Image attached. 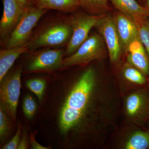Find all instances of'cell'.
<instances>
[{
  "label": "cell",
  "mask_w": 149,
  "mask_h": 149,
  "mask_svg": "<svg viewBox=\"0 0 149 149\" xmlns=\"http://www.w3.org/2000/svg\"><path fill=\"white\" fill-rule=\"evenodd\" d=\"M80 7L91 14L101 15L109 10V0H79Z\"/></svg>",
  "instance_id": "obj_18"
},
{
  "label": "cell",
  "mask_w": 149,
  "mask_h": 149,
  "mask_svg": "<svg viewBox=\"0 0 149 149\" xmlns=\"http://www.w3.org/2000/svg\"><path fill=\"white\" fill-rule=\"evenodd\" d=\"M113 16L125 52L130 42L139 36L138 27L134 22L118 10Z\"/></svg>",
  "instance_id": "obj_12"
},
{
  "label": "cell",
  "mask_w": 149,
  "mask_h": 149,
  "mask_svg": "<svg viewBox=\"0 0 149 149\" xmlns=\"http://www.w3.org/2000/svg\"><path fill=\"white\" fill-rule=\"evenodd\" d=\"M30 142H31V148L32 149H49L51 148L49 147L43 146L37 143L35 140V136L32 133H31L30 136Z\"/></svg>",
  "instance_id": "obj_25"
},
{
  "label": "cell",
  "mask_w": 149,
  "mask_h": 149,
  "mask_svg": "<svg viewBox=\"0 0 149 149\" xmlns=\"http://www.w3.org/2000/svg\"><path fill=\"white\" fill-rule=\"evenodd\" d=\"M139 37L149 58V23L146 20L136 24Z\"/></svg>",
  "instance_id": "obj_20"
},
{
  "label": "cell",
  "mask_w": 149,
  "mask_h": 149,
  "mask_svg": "<svg viewBox=\"0 0 149 149\" xmlns=\"http://www.w3.org/2000/svg\"><path fill=\"white\" fill-rule=\"evenodd\" d=\"M63 52L62 50L47 49L40 52L31 59L27 66L30 72H49L63 66Z\"/></svg>",
  "instance_id": "obj_8"
},
{
  "label": "cell",
  "mask_w": 149,
  "mask_h": 149,
  "mask_svg": "<svg viewBox=\"0 0 149 149\" xmlns=\"http://www.w3.org/2000/svg\"><path fill=\"white\" fill-rule=\"evenodd\" d=\"M118 11L127 16L136 24L146 20L149 16L146 8L144 7L136 0H109Z\"/></svg>",
  "instance_id": "obj_13"
},
{
  "label": "cell",
  "mask_w": 149,
  "mask_h": 149,
  "mask_svg": "<svg viewBox=\"0 0 149 149\" xmlns=\"http://www.w3.org/2000/svg\"><path fill=\"white\" fill-rule=\"evenodd\" d=\"M22 68H19L5 76L1 82V105L10 119L16 122V113L21 89Z\"/></svg>",
  "instance_id": "obj_5"
},
{
  "label": "cell",
  "mask_w": 149,
  "mask_h": 149,
  "mask_svg": "<svg viewBox=\"0 0 149 149\" xmlns=\"http://www.w3.org/2000/svg\"><path fill=\"white\" fill-rule=\"evenodd\" d=\"M46 85L45 80L42 78H33L26 82V87L37 96L40 102L42 100Z\"/></svg>",
  "instance_id": "obj_19"
},
{
  "label": "cell",
  "mask_w": 149,
  "mask_h": 149,
  "mask_svg": "<svg viewBox=\"0 0 149 149\" xmlns=\"http://www.w3.org/2000/svg\"><path fill=\"white\" fill-rule=\"evenodd\" d=\"M29 50V43L20 47L6 48L0 51V83L17 59Z\"/></svg>",
  "instance_id": "obj_14"
},
{
  "label": "cell",
  "mask_w": 149,
  "mask_h": 149,
  "mask_svg": "<svg viewBox=\"0 0 149 149\" xmlns=\"http://www.w3.org/2000/svg\"><path fill=\"white\" fill-rule=\"evenodd\" d=\"M47 11L33 6L24 10L18 24L9 37L6 48L20 47L28 43L31 40L34 27Z\"/></svg>",
  "instance_id": "obj_4"
},
{
  "label": "cell",
  "mask_w": 149,
  "mask_h": 149,
  "mask_svg": "<svg viewBox=\"0 0 149 149\" xmlns=\"http://www.w3.org/2000/svg\"><path fill=\"white\" fill-rule=\"evenodd\" d=\"M148 109L149 110V98L148 99Z\"/></svg>",
  "instance_id": "obj_28"
},
{
  "label": "cell",
  "mask_w": 149,
  "mask_h": 149,
  "mask_svg": "<svg viewBox=\"0 0 149 149\" xmlns=\"http://www.w3.org/2000/svg\"><path fill=\"white\" fill-rule=\"evenodd\" d=\"M22 139L19 144L17 149H27L28 148V139L27 130L24 127H22Z\"/></svg>",
  "instance_id": "obj_24"
},
{
  "label": "cell",
  "mask_w": 149,
  "mask_h": 149,
  "mask_svg": "<svg viewBox=\"0 0 149 149\" xmlns=\"http://www.w3.org/2000/svg\"><path fill=\"white\" fill-rule=\"evenodd\" d=\"M37 109V105L32 97L29 95L24 97L23 103V110L28 119H31Z\"/></svg>",
  "instance_id": "obj_22"
},
{
  "label": "cell",
  "mask_w": 149,
  "mask_h": 149,
  "mask_svg": "<svg viewBox=\"0 0 149 149\" xmlns=\"http://www.w3.org/2000/svg\"><path fill=\"white\" fill-rule=\"evenodd\" d=\"M3 10L0 21L1 44H6L10 35L21 18L24 10L17 0H2Z\"/></svg>",
  "instance_id": "obj_9"
},
{
  "label": "cell",
  "mask_w": 149,
  "mask_h": 149,
  "mask_svg": "<svg viewBox=\"0 0 149 149\" xmlns=\"http://www.w3.org/2000/svg\"><path fill=\"white\" fill-rule=\"evenodd\" d=\"M146 8L149 12V0H147L146 1Z\"/></svg>",
  "instance_id": "obj_27"
},
{
  "label": "cell",
  "mask_w": 149,
  "mask_h": 149,
  "mask_svg": "<svg viewBox=\"0 0 149 149\" xmlns=\"http://www.w3.org/2000/svg\"><path fill=\"white\" fill-rule=\"evenodd\" d=\"M22 8L24 10L30 6H33L35 0H17Z\"/></svg>",
  "instance_id": "obj_26"
},
{
  "label": "cell",
  "mask_w": 149,
  "mask_h": 149,
  "mask_svg": "<svg viewBox=\"0 0 149 149\" xmlns=\"http://www.w3.org/2000/svg\"><path fill=\"white\" fill-rule=\"evenodd\" d=\"M9 118L6 112L0 106V138L1 141L5 139L10 132Z\"/></svg>",
  "instance_id": "obj_21"
},
{
  "label": "cell",
  "mask_w": 149,
  "mask_h": 149,
  "mask_svg": "<svg viewBox=\"0 0 149 149\" xmlns=\"http://www.w3.org/2000/svg\"><path fill=\"white\" fill-rule=\"evenodd\" d=\"M95 27L104 40L111 62L115 64L119 61L124 52L113 16L102 15Z\"/></svg>",
  "instance_id": "obj_7"
},
{
  "label": "cell",
  "mask_w": 149,
  "mask_h": 149,
  "mask_svg": "<svg viewBox=\"0 0 149 149\" xmlns=\"http://www.w3.org/2000/svg\"><path fill=\"white\" fill-rule=\"evenodd\" d=\"M121 73L123 79L129 85H143L146 83L145 75L127 61L123 65Z\"/></svg>",
  "instance_id": "obj_17"
},
{
  "label": "cell",
  "mask_w": 149,
  "mask_h": 149,
  "mask_svg": "<svg viewBox=\"0 0 149 149\" xmlns=\"http://www.w3.org/2000/svg\"><path fill=\"white\" fill-rule=\"evenodd\" d=\"M125 149H146L149 148V132L134 130L126 136L121 143Z\"/></svg>",
  "instance_id": "obj_16"
},
{
  "label": "cell",
  "mask_w": 149,
  "mask_h": 149,
  "mask_svg": "<svg viewBox=\"0 0 149 149\" xmlns=\"http://www.w3.org/2000/svg\"><path fill=\"white\" fill-rule=\"evenodd\" d=\"M107 49L103 37L99 33L90 35L74 54L63 59V66L83 65L104 58Z\"/></svg>",
  "instance_id": "obj_3"
},
{
  "label": "cell",
  "mask_w": 149,
  "mask_h": 149,
  "mask_svg": "<svg viewBox=\"0 0 149 149\" xmlns=\"http://www.w3.org/2000/svg\"><path fill=\"white\" fill-rule=\"evenodd\" d=\"M72 32L69 19L53 22L43 27L29 40V50L67 45Z\"/></svg>",
  "instance_id": "obj_2"
},
{
  "label": "cell",
  "mask_w": 149,
  "mask_h": 149,
  "mask_svg": "<svg viewBox=\"0 0 149 149\" xmlns=\"http://www.w3.org/2000/svg\"><path fill=\"white\" fill-rule=\"evenodd\" d=\"M22 134V128L20 123L17 125V130L15 135L8 143L2 147L3 149H16L20 143Z\"/></svg>",
  "instance_id": "obj_23"
},
{
  "label": "cell",
  "mask_w": 149,
  "mask_h": 149,
  "mask_svg": "<svg viewBox=\"0 0 149 149\" xmlns=\"http://www.w3.org/2000/svg\"><path fill=\"white\" fill-rule=\"evenodd\" d=\"M102 15L78 13L68 19L72 32L71 38L67 45V54L70 56L74 54L88 39L89 32L93 27H96Z\"/></svg>",
  "instance_id": "obj_6"
},
{
  "label": "cell",
  "mask_w": 149,
  "mask_h": 149,
  "mask_svg": "<svg viewBox=\"0 0 149 149\" xmlns=\"http://www.w3.org/2000/svg\"><path fill=\"white\" fill-rule=\"evenodd\" d=\"M127 61L145 75L149 74V58L139 36L132 40L125 51Z\"/></svg>",
  "instance_id": "obj_11"
},
{
  "label": "cell",
  "mask_w": 149,
  "mask_h": 149,
  "mask_svg": "<svg viewBox=\"0 0 149 149\" xmlns=\"http://www.w3.org/2000/svg\"><path fill=\"white\" fill-rule=\"evenodd\" d=\"M108 84H100L95 70L90 68L83 72L67 97L61 110L60 129L66 133L83 122L91 109H117L116 93L110 91Z\"/></svg>",
  "instance_id": "obj_1"
},
{
  "label": "cell",
  "mask_w": 149,
  "mask_h": 149,
  "mask_svg": "<svg viewBox=\"0 0 149 149\" xmlns=\"http://www.w3.org/2000/svg\"><path fill=\"white\" fill-rule=\"evenodd\" d=\"M33 6L41 9L72 12L80 7L79 0H35Z\"/></svg>",
  "instance_id": "obj_15"
},
{
  "label": "cell",
  "mask_w": 149,
  "mask_h": 149,
  "mask_svg": "<svg viewBox=\"0 0 149 149\" xmlns=\"http://www.w3.org/2000/svg\"><path fill=\"white\" fill-rule=\"evenodd\" d=\"M148 108V101L143 92L137 91L132 92L127 96L124 100L125 113L128 120L137 123L142 120Z\"/></svg>",
  "instance_id": "obj_10"
}]
</instances>
